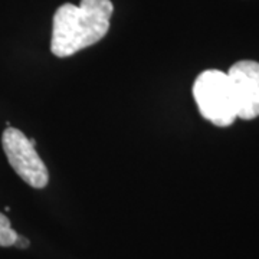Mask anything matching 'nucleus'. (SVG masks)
<instances>
[{"label": "nucleus", "mask_w": 259, "mask_h": 259, "mask_svg": "<svg viewBox=\"0 0 259 259\" xmlns=\"http://www.w3.org/2000/svg\"><path fill=\"white\" fill-rule=\"evenodd\" d=\"M112 10L111 0H81L79 6H59L52 23V54L68 58L100 42L108 33Z\"/></svg>", "instance_id": "nucleus-1"}, {"label": "nucleus", "mask_w": 259, "mask_h": 259, "mask_svg": "<svg viewBox=\"0 0 259 259\" xmlns=\"http://www.w3.org/2000/svg\"><path fill=\"white\" fill-rule=\"evenodd\" d=\"M29 245H30V242H29L28 238H25V236H22V235L18 233V239H16L13 246H16L19 249H26V248H29Z\"/></svg>", "instance_id": "nucleus-6"}, {"label": "nucleus", "mask_w": 259, "mask_h": 259, "mask_svg": "<svg viewBox=\"0 0 259 259\" xmlns=\"http://www.w3.org/2000/svg\"><path fill=\"white\" fill-rule=\"evenodd\" d=\"M16 239H18V232L12 228L9 218L0 213V246L5 248L13 246Z\"/></svg>", "instance_id": "nucleus-5"}, {"label": "nucleus", "mask_w": 259, "mask_h": 259, "mask_svg": "<svg viewBox=\"0 0 259 259\" xmlns=\"http://www.w3.org/2000/svg\"><path fill=\"white\" fill-rule=\"evenodd\" d=\"M2 146L12 168L30 187L44 189L49 183V171L35 146L20 130L8 127L2 134Z\"/></svg>", "instance_id": "nucleus-3"}, {"label": "nucleus", "mask_w": 259, "mask_h": 259, "mask_svg": "<svg viewBox=\"0 0 259 259\" xmlns=\"http://www.w3.org/2000/svg\"><path fill=\"white\" fill-rule=\"evenodd\" d=\"M238 118L253 120L259 117V62L239 61L228 72Z\"/></svg>", "instance_id": "nucleus-4"}, {"label": "nucleus", "mask_w": 259, "mask_h": 259, "mask_svg": "<svg viewBox=\"0 0 259 259\" xmlns=\"http://www.w3.org/2000/svg\"><path fill=\"white\" fill-rule=\"evenodd\" d=\"M193 97L202 117L218 127H228L238 118L236 102L228 74L207 69L196 78Z\"/></svg>", "instance_id": "nucleus-2"}]
</instances>
